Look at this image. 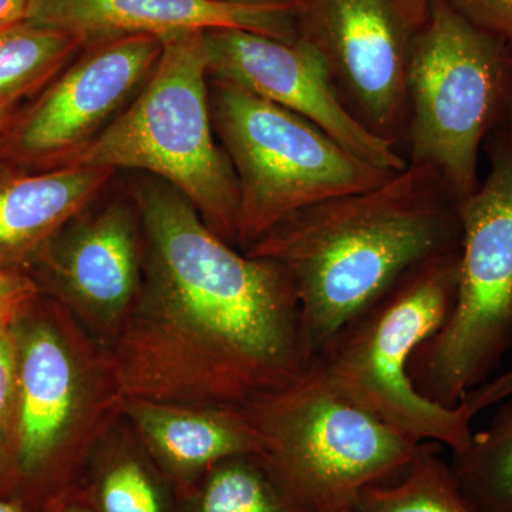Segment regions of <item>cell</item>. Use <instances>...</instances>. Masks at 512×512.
<instances>
[{
	"label": "cell",
	"instance_id": "7a4b0ae2",
	"mask_svg": "<svg viewBox=\"0 0 512 512\" xmlns=\"http://www.w3.org/2000/svg\"><path fill=\"white\" fill-rule=\"evenodd\" d=\"M460 202L430 165L295 212L245 254L288 272L313 357L414 266L461 249Z\"/></svg>",
	"mask_w": 512,
	"mask_h": 512
},
{
	"label": "cell",
	"instance_id": "cb8c5ba5",
	"mask_svg": "<svg viewBox=\"0 0 512 512\" xmlns=\"http://www.w3.org/2000/svg\"><path fill=\"white\" fill-rule=\"evenodd\" d=\"M463 15L512 49V0H450Z\"/></svg>",
	"mask_w": 512,
	"mask_h": 512
},
{
	"label": "cell",
	"instance_id": "4fadbf2b",
	"mask_svg": "<svg viewBox=\"0 0 512 512\" xmlns=\"http://www.w3.org/2000/svg\"><path fill=\"white\" fill-rule=\"evenodd\" d=\"M291 10L222 0H33L29 23L63 30L84 45L147 35L167 39L190 32L241 29L293 42Z\"/></svg>",
	"mask_w": 512,
	"mask_h": 512
},
{
	"label": "cell",
	"instance_id": "277c9868",
	"mask_svg": "<svg viewBox=\"0 0 512 512\" xmlns=\"http://www.w3.org/2000/svg\"><path fill=\"white\" fill-rule=\"evenodd\" d=\"M460 251L414 266L349 319L313 357L332 389L417 443L464 450L473 417L414 390L413 353L447 322L456 303Z\"/></svg>",
	"mask_w": 512,
	"mask_h": 512
},
{
	"label": "cell",
	"instance_id": "484cf974",
	"mask_svg": "<svg viewBox=\"0 0 512 512\" xmlns=\"http://www.w3.org/2000/svg\"><path fill=\"white\" fill-rule=\"evenodd\" d=\"M33 0H0V32L29 23Z\"/></svg>",
	"mask_w": 512,
	"mask_h": 512
},
{
	"label": "cell",
	"instance_id": "f546056e",
	"mask_svg": "<svg viewBox=\"0 0 512 512\" xmlns=\"http://www.w3.org/2000/svg\"><path fill=\"white\" fill-rule=\"evenodd\" d=\"M0 512H33L29 505L18 498L2 497L0 495Z\"/></svg>",
	"mask_w": 512,
	"mask_h": 512
},
{
	"label": "cell",
	"instance_id": "44dd1931",
	"mask_svg": "<svg viewBox=\"0 0 512 512\" xmlns=\"http://www.w3.org/2000/svg\"><path fill=\"white\" fill-rule=\"evenodd\" d=\"M164 481L170 480L146 461L119 454L101 464L86 490L72 488L96 512H180L171 504Z\"/></svg>",
	"mask_w": 512,
	"mask_h": 512
},
{
	"label": "cell",
	"instance_id": "9a60e30c",
	"mask_svg": "<svg viewBox=\"0 0 512 512\" xmlns=\"http://www.w3.org/2000/svg\"><path fill=\"white\" fill-rule=\"evenodd\" d=\"M114 173L66 165L0 180V265L9 266L42 247L97 197Z\"/></svg>",
	"mask_w": 512,
	"mask_h": 512
},
{
	"label": "cell",
	"instance_id": "30bf717a",
	"mask_svg": "<svg viewBox=\"0 0 512 512\" xmlns=\"http://www.w3.org/2000/svg\"><path fill=\"white\" fill-rule=\"evenodd\" d=\"M312 36L340 99L360 123L394 141L406 119L409 26L400 0H305ZM396 143V141H394Z\"/></svg>",
	"mask_w": 512,
	"mask_h": 512
},
{
	"label": "cell",
	"instance_id": "4316f807",
	"mask_svg": "<svg viewBox=\"0 0 512 512\" xmlns=\"http://www.w3.org/2000/svg\"><path fill=\"white\" fill-rule=\"evenodd\" d=\"M42 512H96L92 505L76 493L74 488L64 491L42 507Z\"/></svg>",
	"mask_w": 512,
	"mask_h": 512
},
{
	"label": "cell",
	"instance_id": "7c38bea8",
	"mask_svg": "<svg viewBox=\"0 0 512 512\" xmlns=\"http://www.w3.org/2000/svg\"><path fill=\"white\" fill-rule=\"evenodd\" d=\"M18 339V400L15 441L2 497L22 494L45 505L70 490L59 448L76 399L72 357L59 336L45 325ZM28 504V503H26Z\"/></svg>",
	"mask_w": 512,
	"mask_h": 512
},
{
	"label": "cell",
	"instance_id": "e0dca14e",
	"mask_svg": "<svg viewBox=\"0 0 512 512\" xmlns=\"http://www.w3.org/2000/svg\"><path fill=\"white\" fill-rule=\"evenodd\" d=\"M180 512H305L262 454L225 458L181 494Z\"/></svg>",
	"mask_w": 512,
	"mask_h": 512
},
{
	"label": "cell",
	"instance_id": "ba28073f",
	"mask_svg": "<svg viewBox=\"0 0 512 512\" xmlns=\"http://www.w3.org/2000/svg\"><path fill=\"white\" fill-rule=\"evenodd\" d=\"M211 111L237 175V239L247 248L303 208L373 190L397 174L237 84L214 79Z\"/></svg>",
	"mask_w": 512,
	"mask_h": 512
},
{
	"label": "cell",
	"instance_id": "52a82bcc",
	"mask_svg": "<svg viewBox=\"0 0 512 512\" xmlns=\"http://www.w3.org/2000/svg\"><path fill=\"white\" fill-rule=\"evenodd\" d=\"M511 90V47L450 0H436L410 47L409 164L430 165L458 202L467 200L480 184V148L503 121Z\"/></svg>",
	"mask_w": 512,
	"mask_h": 512
},
{
	"label": "cell",
	"instance_id": "d6986e66",
	"mask_svg": "<svg viewBox=\"0 0 512 512\" xmlns=\"http://www.w3.org/2000/svg\"><path fill=\"white\" fill-rule=\"evenodd\" d=\"M440 451V444H421L399 481L369 485L350 512H474Z\"/></svg>",
	"mask_w": 512,
	"mask_h": 512
},
{
	"label": "cell",
	"instance_id": "2e32d148",
	"mask_svg": "<svg viewBox=\"0 0 512 512\" xmlns=\"http://www.w3.org/2000/svg\"><path fill=\"white\" fill-rule=\"evenodd\" d=\"M64 284L94 311L126 308L138 284V252L127 207L114 204L74 237L62 262Z\"/></svg>",
	"mask_w": 512,
	"mask_h": 512
},
{
	"label": "cell",
	"instance_id": "9c48e42d",
	"mask_svg": "<svg viewBox=\"0 0 512 512\" xmlns=\"http://www.w3.org/2000/svg\"><path fill=\"white\" fill-rule=\"evenodd\" d=\"M208 72L298 114L340 146L382 170L409 167L396 143L377 136L340 99L325 59L306 37L293 42L241 29L204 32Z\"/></svg>",
	"mask_w": 512,
	"mask_h": 512
},
{
	"label": "cell",
	"instance_id": "7402d4cb",
	"mask_svg": "<svg viewBox=\"0 0 512 512\" xmlns=\"http://www.w3.org/2000/svg\"><path fill=\"white\" fill-rule=\"evenodd\" d=\"M18 400V339L13 328L0 326V467L3 481L12 458Z\"/></svg>",
	"mask_w": 512,
	"mask_h": 512
},
{
	"label": "cell",
	"instance_id": "83f0119b",
	"mask_svg": "<svg viewBox=\"0 0 512 512\" xmlns=\"http://www.w3.org/2000/svg\"><path fill=\"white\" fill-rule=\"evenodd\" d=\"M400 2H402L404 13H406L409 22L416 25V23L423 22V19L426 18L431 0H400Z\"/></svg>",
	"mask_w": 512,
	"mask_h": 512
},
{
	"label": "cell",
	"instance_id": "8992f818",
	"mask_svg": "<svg viewBox=\"0 0 512 512\" xmlns=\"http://www.w3.org/2000/svg\"><path fill=\"white\" fill-rule=\"evenodd\" d=\"M490 136V171L458 205L456 303L409 365L414 390L447 409L487 382L512 350V137L501 126Z\"/></svg>",
	"mask_w": 512,
	"mask_h": 512
},
{
	"label": "cell",
	"instance_id": "5b68a950",
	"mask_svg": "<svg viewBox=\"0 0 512 512\" xmlns=\"http://www.w3.org/2000/svg\"><path fill=\"white\" fill-rule=\"evenodd\" d=\"M239 410L305 512H350L366 487L402 476L423 444L343 399L313 362L295 382Z\"/></svg>",
	"mask_w": 512,
	"mask_h": 512
},
{
	"label": "cell",
	"instance_id": "d4e9b609",
	"mask_svg": "<svg viewBox=\"0 0 512 512\" xmlns=\"http://www.w3.org/2000/svg\"><path fill=\"white\" fill-rule=\"evenodd\" d=\"M512 394V367L504 372L503 375L487 380L476 389L470 390L464 394L461 404L466 407L470 416L476 417L478 413L483 412L487 407L494 406L503 402Z\"/></svg>",
	"mask_w": 512,
	"mask_h": 512
},
{
	"label": "cell",
	"instance_id": "4dcf8cb0",
	"mask_svg": "<svg viewBox=\"0 0 512 512\" xmlns=\"http://www.w3.org/2000/svg\"><path fill=\"white\" fill-rule=\"evenodd\" d=\"M500 126L512 137V90L510 101H508L507 110H505L504 119L501 121Z\"/></svg>",
	"mask_w": 512,
	"mask_h": 512
},
{
	"label": "cell",
	"instance_id": "603a6c76",
	"mask_svg": "<svg viewBox=\"0 0 512 512\" xmlns=\"http://www.w3.org/2000/svg\"><path fill=\"white\" fill-rule=\"evenodd\" d=\"M36 298V286L26 276L0 265V326L15 328Z\"/></svg>",
	"mask_w": 512,
	"mask_h": 512
},
{
	"label": "cell",
	"instance_id": "6da1fadb",
	"mask_svg": "<svg viewBox=\"0 0 512 512\" xmlns=\"http://www.w3.org/2000/svg\"><path fill=\"white\" fill-rule=\"evenodd\" d=\"M151 251L147 298L117 356L134 400L241 409L311 366L288 272L234 251L163 181L137 190Z\"/></svg>",
	"mask_w": 512,
	"mask_h": 512
},
{
	"label": "cell",
	"instance_id": "ffe728a7",
	"mask_svg": "<svg viewBox=\"0 0 512 512\" xmlns=\"http://www.w3.org/2000/svg\"><path fill=\"white\" fill-rule=\"evenodd\" d=\"M84 45L80 37L22 23L0 32V107L55 74Z\"/></svg>",
	"mask_w": 512,
	"mask_h": 512
},
{
	"label": "cell",
	"instance_id": "5bb4252c",
	"mask_svg": "<svg viewBox=\"0 0 512 512\" xmlns=\"http://www.w3.org/2000/svg\"><path fill=\"white\" fill-rule=\"evenodd\" d=\"M130 410L161 473L180 494L225 458L264 453V439L239 409L202 407L200 412H188L171 404L134 400Z\"/></svg>",
	"mask_w": 512,
	"mask_h": 512
},
{
	"label": "cell",
	"instance_id": "8fae6325",
	"mask_svg": "<svg viewBox=\"0 0 512 512\" xmlns=\"http://www.w3.org/2000/svg\"><path fill=\"white\" fill-rule=\"evenodd\" d=\"M93 45L20 124L15 134L19 153L62 158L92 140L114 111L147 82L163 52V40L147 35Z\"/></svg>",
	"mask_w": 512,
	"mask_h": 512
},
{
	"label": "cell",
	"instance_id": "ac0fdd59",
	"mask_svg": "<svg viewBox=\"0 0 512 512\" xmlns=\"http://www.w3.org/2000/svg\"><path fill=\"white\" fill-rule=\"evenodd\" d=\"M498 404L490 426L451 453V473L474 512H512V394Z\"/></svg>",
	"mask_w": 512,
	"mask_h": 512
},
{
	"label": "cell",
	"instance_id": "3957f363",
	"mask_svg": "<svg viewBox=\"0 0 512 512\" xmlns=\"http://www.w3.org/2000/svg\"><path fill=\"white\" fill-rule=\"evenodd\" d=\"M204 32L163 39V52L136 100L92 140L60 158L63 167L141 170L191 202L222 239H237L239 190L215 143Z\"/></svg>",
	"mask_w": 512,
	"mask_h": 512
},
{
	"label": "cell",
	"instance_id": "1f68e13d",
	"mask_svg": "<svg viewBox=\"0 0 512 512\" xmlns=\"http://www.w3.org/2000/svg\"><path fill=\"white\" fill-rule=\"evenodd\" d=\"M9 120L10 107H0V136H2L3 131L8 127Z\"/></svg>",
	"mask_w": 512,
	"mask_h": 512
},
{
	"label": "cell",
	"instance_id": "f1b7e54d",
	"mask_svg": "<svg viewBox=\"0 0 512 512\" xmlns=\"http://www.w3.org/2000/svg\"><path fill=\"white\" fill-rule=\"evenodd\" d=\"M222 2L239 3V5L275 6V8H301L305 0H222Z\"/></svg>",
	"mask_w": 512,
	"mask_h": 512
},
{
	"label": "cell",
	"instance_id": "d6a6232c",
	"mask_svg": "<svg viewBox=\"0 0 512 512\" xmlns=\"http://www.w3.org/2000/svg\"><path fill=\"white\" fill-rule=\"evenodd\" d=\"M0 483H2V467H0Z\"/></svg>",
	"mask_w": 512,
	"mask_h": 512
}]
</instances>
